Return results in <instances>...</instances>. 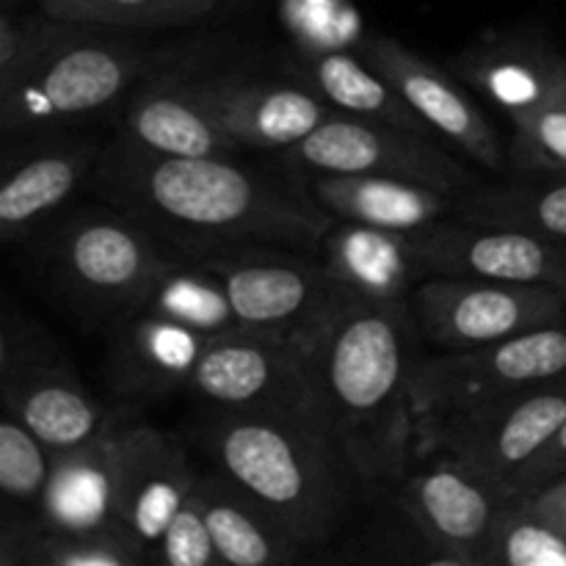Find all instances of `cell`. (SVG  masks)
Returning <instances> with one entry per match:
<instances>
[{"label": "cell", "instance_id": "8", "mask_svg": "<svg viewBox=\"0 0 566 566\" xmlns=\"http://www.w3.org/2000/svg\"><path fill=\"white\" fill-rule=\"evenodd\" d=\"M420 335L440 352H470L566 321V291L431 274L412 291Z\"/></svg>", "mask_w": 566, "mask_h": 566}, {"label": "cell", "instance_id": "21", "mask_svg": "<svg viewBox=\"0 0 566 566\" xmlns=\"http://www.w3.org/2000/svg\"><path fill=\"white\" fill-rule=\"evenodd\" d=\"M324 265L337 285L354 298L381 304L409 302L426 280L423 258L415 232L346 221L324 235Z\"/></svg>", "mask_w": 566, "mask_h": 566}, {"label": "cell", "instance_id": "37", "mask_svg": "<svg viewBox=\"0 0 566 566\" xmlns=\"http://www.w3.org/2000/svg\"><path fill=\"white\" fill-rule=\"evenodd\" d=\"M528 497L566 534V475L553 481V484L542 486L539 492H534Z\"/></svg>", "mask_w": 566, "mask_h": 566}, {"label": "cell", "instance_id": "25", "mask_svg": "<svg viewBox=\"0 0 566 566\" xmlns=\"http://www.w3.org/2000/svg\"><path fill=\"white\" fill-rule=\"evenodd\" d=\"M193 490L202 503L221 562L230 566H280L296 562L302 547L293 545L271 523L269 514L219 470L197 475Z\"/></svg>", "mask_w": 566, "mask_h": 566}, {"label": "cell", "instance_id": "23", "mask_svg": "<svg viewBox=\"0 0 566 566\" xmlns=\"http://www.w3.org/2000/svg\"><path fill=\"white\" fill-rule=\"evenodd\" d=\"M97 147L86 138H61L6 166L0 182V235L3 241L25 238L44 216L75 193L94 166Z\"/></svg>", "mask_w": 566, "mask_h": 566}, {"label": "cell", "instance_id": "31", "mask_svg": "<svg viewBox=\"0 0 566 566\" xmlns=\"http://www.w3.org/2000/svg\"><path fill=\"white\" fill-rule=\"evenodd\" d=\"M490 566H566V534L531 497H514L497 520Z\"/></svg>", "mask_w": 566, "mask_h": 566}, {"label": "cell", "instance_id": "18", "mask_svg": "<svg viewBox=\"0 0 566 566\" xmlns=\"http://www.w3.org/2000/svg\"><path fill=\"white\" fill-rule=\"evenodd\" d=\"M122 142L175 158H232L238 144L188 77L144 83L127 99Z\"/></svg>", "mask_w": 566, "mask_h": 566}, {"label": "cell", "instance_id": "30", "mask_svg": "<svg viewBox=\"0 0 566 566\" xmlns=\"http://www.w3.org/2000/svg\"><path fill=\"white\" fill-rule=\"evenodd\" d=\"M219 0H39V11L55 20L136 31V28H175L197 22Z\"/></svg>", "mask_w": 566, "mask_h": 566}, {"label": "cell", "instance_id": "16", "mask_svg": "<svg viewBox=\"0 0 566 566\" xmlns=\"http://www.w3.org/2000/svg\"><path fill=\"white\" fill-rule=\"evenodd\" d=\"M175 434L155 426L116 429V512L119 523L155 553L160 534L197 484Z\"/></svg>", "mask_w": 566, "mask_h": 566}, {"label": "cell", "instance_id": "22", "mask_svg": "<svg viewBox=\"0 0 566 566\" xmlns=\"http://www.w3.org/2000/svg\"><path fill=\"white\" fill-rule=\"evenodd\" d=\"M116 429L53 453L36 525L50 531H88L119 523L116 512Z\"/></svg>", "mask_w": 566, "mask_h": 566}, {"label": "cell", "instance_id": "14", "mask_svg": "<svg viewBox=\"0 0 566 566\" xmlns=\"http://www.w3.org/2000/svg\"><path fill=\"white\" fill-rule=\"evenodd\" d=\"M429 274L473 276L514 285H556L566 291V243L514 227L437 221L415 232Z\"/></svg>", "mask_w": 566, "mask_h": 566}, {"label": "cell", "instance_id": "15", "mask_svg": "<svg viewBox=\"0 0 566 566\" xmlns=\"http://www.w3.org/2000/svg\"><path fill=\"white\" fill-rule=\"evenodd\" d=\"M359 53L437 136L484 169H503L501 138L462 83L392 36H365Z\"/></svg>", "mask_w": 566, "mask_h": 566}, {"label": "cell", "instance_id": "17", "mask_svg": "<svg viewBox=\"0 0 566 566\" xmlns=\"http://www.w3.org/2000/svg\"><path fill=\"white\" fill-rule=\"evenodd\" d=\"M193 83L238 147L291 149L335 111L313 88L238 77H193Z\"/></svg>", "mask_w": 566, "mask_h": 566}, {"label": "cell", "instance_id": "28", "mask_svg": "<svg viewBox=\"0 0 566 566\" xmlns=\"http://www.w3.org/2000/svg\"><path fill=\"white\" fill-rule=\"evenodd\" d=\"M6 566H142L153 564L147 547L122 523L88 531H50L31 525L0 536Z\"/></svg>", "mask_w": 566, "mask_h": 566}, {"label": "cell", "instance_id": "20", "mask_svg": "<svg viewBox=\"0 0 566 566\" xmlns=\"http://www.w3.org/2000/svg\"><path fill=\"white\" fill-rule=\"evenodd\" d=\"M213 337L130 310L114 321V340L108 352V374L122 396L155 398L175 390H188L193 370Z\"/></svg>", "mask_w": 566, "mask_h": 566}, {"label": "cell", "instance_id": "12", "mask_svg": "<svg viewBox=\"0 0 566 566\" xmlns=\"http://www.w3.org/2000/svg\"><path fill=\"white\" fill-rule=\"evenodd\" d=\"M287 153L296 164L318 175L398 177L457 197L473 186L470 171L431 136L343 111H332Z\"/></svg>", "mask_w": 566, "mask_h": 566}, {"label": "cell", "instance_id": "24", "mask_svg": "<svg viewBox=\"0 0 566 566\" xmlns=\"http://www.w3.org/2000/svg\"><path fill=\"white\" fill-rule=\"evenodd\" d=\"M315 202L343 221L418 232L457 213V193L381 175H321Z\"/></svg>", "mask_w": 566, "mask_h": 566}, {"label": "cell", "instance_id": "2", "mask_svg": "<svg viewBox=\"0 0 566 566\" xmlns=\"http://www.w3.org/2000/svg\"><path fill=\"white\" fill-rule=\"evenodd\" d=\"M99 191L188 254L324 241L332 213L230 158H175L116 138L94 169Z\"/></svg>", "mask_w": 566, "mask_h": 566}, {"label": "cell", "instance_id": "7", "mask_svg": "<svg viewBox=\"0 0 566 566\" xmlns=\"http://www.w3.org/2000/svg\"><path fill=\"white\" fill-rule=\"evenodd\" d=\"M171 260L153 232L127 213H81L50 241V269L92 315L122 318Z\"/></svg>", "mask_w": 566, "mask_h": 566}, {"label": "cell", "instance_id": "32", "mask_svg": "<svg viewBox=\"0 0 566 566\" xmlns=\"http://www.w3.org/2000/svg\"><path fill=\"white\" fill-rule=\"evenodd\" d=\"M53 451L22 420L6 412L0 423V490L9 509L39 514L48 486Z\"/></svg>", "mask_w": 566, "mask_h": 566}, {"label": "cell", "instance_id": "13", "mask_svg": "<svg viewBox=\"0 0 566 566\" xmlns=\"http://www.w3.org/2000/svg\"><path fill=\"white\" fill-rule=\"evenodd\" d=\"M512 501L503 486L448 453H431L423 470L403 479L398 495L434 562L464 566H490L497 520Z\"/></svg>", "mask_w": 566, "mask_h": 566}, {"label": "cell", "instance_id": "9", "mask_svg": "<svg viewBox=\"0 0 566 566\" xmlns=\"http://www.w3.org/2000/svg\"><path fill=\"white\" fill-rule=\"evenodd\" d=\"M191 258L208 263L224 280L241 329L304 340L348 296L324 260L315 263L285 247H241Z\"/></svg>", "mask_w": 566, "mask_h": 566}, {"label": "cell", "instance_id": "1", "mask_svg": "<svg viewBox=\"0 0 566 566\" xmlns=\"http://www.w3.org/2000/svg\"><path fill=\"white\" fill-rule=\"evenodd\" d=\"M412 304L346 296L304 337L321 418L346 451L365 495L403 481L418 459Z\"/></svg>", "mask_w": 566, "mask_h": 566}, {"label": "cell", "instance_id": "33", "mask_svg": "<svg viewBox=\"0 0 566 566\" xmlns=\"http://www.w3.org/2000/svg\"><path fill=\"white\" fill-rule=\"evenodd\" d=\"M280 9L298 53L354 50L365 42L354 0H282Z\"/></svg>", "mask_w": 566, "mask_h": 566}, {"label": "cell", "instance_id": "26", "mask_svg": "<svg viewBox=\"0 0 566 566\" xmlns=\"http://www.w3.org/2000/svg\"><path fill=\"white\" fill-rule=\"evenodd\" d=\"M298 70L318 97L343 114L385 122L403 130L431 136V127L409 108L407 99L354 50L302 53Z\"/></svg>", "mask_w": 566, "mask_h": 566}, {"label": "cell", "instance_id": "10", "mask_svg": "<svg viewBox=\"0 0 566 566\" xmlns=\"http://www.w3.org/2000/svg\"><path fill=\"white\" fill-rule=\"evenodd\" d=\"M188 392L216 412H321L304 340L238 329L213 337L188 381Z\"/></svg>", "mask_w": 566, "mask_h": 566}, {"label": "cell", "instance_id": "3", "mask_svg": "<svg viewBox=\"0 0 566 566\" xmlns=\"http://www.w3.org/2000/svg\"><path fill=\"white\" fill-rule=\"evenodd\" d=\"M199 442L216 470L302 551L335 534L363 492L321 412H216Z\"/></svg>", "mask_w": 566, "mask_h": 566}, {"label": "cell", "instance_id": "5", "mask_svg": "<svg viewBox=\"0 0 566 566\" xmlns=\"http://www.w3.org/2000/svg\"><path fill=\"white\" fill-rule=\"evenodd\" d=\"M566 374V321L470 352H442L415 370L418 446L423 434L462 415ZM420 459V457H418Z\"/></svg>", "mask_w": 566, "mask_h": 566}, {"label": "cell", "instance_id": "35", "mask_svg": "<svg viewBox=\"0 0 566 566\" xmlns=\"http://www.w3.org/2000/svg\"><path fill=\"white\" fill-rule=\"evenodd\" d=\"M153 562L169 564V566H219V551L210 536L208 520H205L202 503H199L197 490L186 497L175 517L160 534L158 545H155Z\"/></svg>", "mask_w": 566, "mask_h": 566}, {"label": "cell", "instance_id": "36", "mask_svg": "<svg viewBox=\"0 0 566 566\" xmlns=\"http://www.w3.org/2000/svg\"><path fill=\"white\" fill-rule=\"evenodd\" d=\"M566 475V420L562 429L553 434V440L531 459L528 464L517 470V475L509 484V495L512 497H528L539 492L542 486L553 484V481Z\"/></svg>", "mask_w": 566, "mask_h": 566}, {"label": "cell", "instance_id": "29", "mask_svg": "<svg viewBox=\"0 0 566 566\" xmlns=\"http://www.w3.org/2000/svg\"><path fill=\"white\" fill-rule=\"evenodd\" d=\"M457 216L475 224L514 227L566 243V175L556 180L486 186L459 193Z\"/></svg>", "mask_w": 566, "mask_h": 566}, {"label": "cell", "instance_id": "27", "mask_svg": "<svg viewBox=\"0 0 566 566\" xmlns=\"http://www.w3.org/2000/svg\"><path fill=\"white\" fill-rule=\"evenodd\" d=\"M133 310L160 315L208 337L241 329L224 280L199 258L175 260L155 274Z\"/></svg>", "mask_w": 566, "mask_h": 566}, {"label": "cell", "instance_id": "11", "mask_svg": "<svg viewBox=\"0 0 566 566\" xmlns=\"http://www.w3.org/2000/svg\"><path fill=\"white\" fill-rule=\"evenodd\" d=\"M564 420L566 374L437 426L423 434L418 457L448 453L509 492L517 470L553 440Z\"/></svg>", "mask_w": 566, "mask_h": 566}, {"label": "cell", "instance_id": "34", "mask_svg": "<svg viewBox=\"0 0 566 566\" xmlns=\"http://www.w3.org/2000/svg\"><path fill=\"white\" fill-rule=\"evenodd\" d=\"M514 158L525 169L566 175V88L514 125Z\"/></svg>", "mask_w": 566, "mask_h": 566}, {"label": "cell", "instance_id": "6", "mask_svg": "<svg viewBox=\"0 0 566 566\" xmlns=\"http://www.w3.org/2000/svg\"><path fill=\"white\" fill-rule=\"evenodd\" d=\"M0 392L6 412L28 426L53 453L97 437L108 412L86 390L64 348L25 318L0 332Z\"/></svg>", "mask_w": 566, "mask_h": 566}, {"label": "cell", "instance_id": "4", "mask_svg": "<svg viewBox=\"0 0 566 566\" xmlns=\"http://www.w3.org/2000/svg\"><path fill=\"white\" fill-rule=\"evenodd\" d=\"M149 53L116 28L55 17L0 20V127L36 136L97 114L147 72Z\"/></svg>", "mask_w": 566, "mask_h": 566}, {"label": "cell", "instance_id": "19", "mask_svg": "<svg viewBox=\"0 0 566 566\" xmlns=\"http://www.w3.org/2000/svg\"><path fill=\"white\" fill-rule=\"evenodd\" d=\"M457 70L514 125L566 88V55L531 33H490L457 61Z\"/></svg>", "mask_w": 566, "mask_h": 566}]
</instances>
